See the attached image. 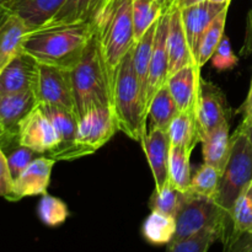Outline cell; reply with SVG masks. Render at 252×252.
<instances>
[{
	"mask_svg": "<svg viewBox=\"0 0 252 252\" xmlns=\"http://www.w3.org/2000/svg\"><path fill=\"white\" fill-rule=\"evenodd\" d=\"M32 91L38 105L64 108L75 113L70 70L38 63Z\"/></svg>",
	"mask_w": 252,
	"mask_h": 252,
	"instance_id": "ba28073f",
	"label": "cell"
},
{
	"mask_svg": "<svg viewBox=\"0 0 252 252\" xmlns=\"http://www.w3.org/2000/svg\"><path fill=\"white\" fill-rule=\"evenodd\" d=\"M229 7H225L206 30L201 39L198 53V66L202 68L208 61H211L214 51L218 47L221 37L224 36V30H225L226 16H228Z\"/></svg>",
	"mask_w": 252,
	"mask_h": 252,
	"instance_id": "4dcf8cb0",
	"label": "cell"
},
{
	"mask_svg": "<svg viewBox=\"0 0 252 252\" xmlns=\"http://www.w3.org/2000/svg\"><path fill=\"white\" fill-rule=\"evenodd\" d=\"M7 1L9 0H0V20L7 12Z\"/></svg>",
	"mask_w": 252,
	"mask_h": 252,
	"instance_id": "7bdbcfd3",
	"label": "cell"
},
{
	"mask_svg": "<svg viewBox=\"0 0 252 252\" xmlns=\"http://www.w3.org/2000/svg\"><path fill=\"white\" fill-rule=\"evenodd\" d=\"M179 113L176 103L170 94L167 85H164L153 98L148 110L147 128L167 130L172 120Z\"/></svg>",
	"mask_w": 252,
	"mask_h": 252,
	"instance_id": "484cf974",
	"label": "cell"
},
{
	"mask_svg": "<svg viewBox=\"0 0 252 252\" xmlns=\"http://www.w3.org/2000/svg\"><path fill=\"white\" fill-rule=\"evenodd\" d=\"M238 129H239V128H238ZM239 130H241V132L246 133V134H248V137L250 138V140H251V143H252V123H251L250 127H248V128H246V129H239Z\"/></svg>",
	"mask_w": 252,
	"mask_h": 252,
	"instance_id": "ee69618b",
	"label": "cell"
},
{
	"mask_svg": "<svg viewBox=\"0 0 252 252\" xmlns=\"http://www.w3.org/2000/svg\"><path fill=\"white\" fill-rule=\"evenodd\" d=\"M37 106L38 103L32 90L0 95V127L2 129L0 148L2 152L19 144L20 123Z\"/></svg>",
	"mask_w": 252,
	"mask_h": 252,
	"instance_id": "9c48e42d",
	"label": "cell"
},
{
	"mask_svg": "<svg viewBox=\"0 0 252 252\" xmlns=\"http://www.w3.org/2000/svg\"><path fill=\"white\" fill-rule=\"evenodd\" d=\"M177 1H179V0H177ZM177 1H176V4H177Z\"/></svg>",
	"mask_w": 252,
	"mask_h": 252,
	"instance_id": "681fc988",
	"label": "cell"
},
{
	"mask_svg": "<svg viewBox=\"0 0 252 252\" xmlns=\"http://www.w3.org/2000/svg\"><path fill=\"white\" fill-rule=\"evenodd\" d=\"M37 214L44 225L57 228L65 223L69 217V209L65 202L62 199L49 194H43L37 207Z\"/></svg>",
	"mask_w": 252,
	"mask_h": 252,
	"instance_id": "836d02e7",
	"label": "cell"
},
{
	"mask_svg": "<svg viewBox=\"0 0 252 252\" xmlns=\"http://www.w3.org/2000/svg\"><path fill=\"white\" fill-rule=\"evenodd\" d=\"M36 152H33L30 148L24 147V145H15L5 152L7 159V165H9L10 172H11L12 179H16L34 159H36Z\"/></svg>",
	"mask_w": 252,
	"mask_h": 252,
	"instance_id": "d590c367",
	"label": "cell"
},
{
	"mask_svg": "<svg viewBox=\"0 0 252 252\" xmlns=\"http://www.w3.org/2000/svg\"><path fill=\"white\" fill-rule=\"evenodd\" d=\"M37 68L38 62L21 52L0 73V95L32 90Z\"/></svg>",
	"mask_w": 252,
	"mask_h": 252,
	"instance_id": "e0dca14e",
	"label": "cell"
},
{
	"mask_svg": "<svg viewBox=\"0 0 252 252\" xmlns=\"http://www.w3.org/2000/svg\"><path fill=\"white\" fill-rule=\"evenodd\" d=\"M175 220L176 233L171 243L189 238L204 229L217 230L223 240L231 229L230 217L219 207L216 199L197 196L192 192H189V198L175 217Z\"/></svg>",
	"mask_w": 252,
	"mask_h": 252,
	"instance_id": "8992f818",
	"label": "cell"
},
{
	"mask_svg": "<svg viewBox=\"0 0 252 252\" xmlns=\"http://www.w3.org/2000/svg\"><path fill=\"white\" fill-rule=\"evenodd\" d=\"M170 10L164 11L158 20L157 33L154 38V48H153L152 61H150L149 78L147 86V101H145V111L152 103L153 98L158 91L166 85L169 79V52H167V34H169Z\"/></svg>",
	"mask_w": 252,
	"mask_h": 252,
	"instance_id": "8fae6325",
	"label": "cell"
},
{
	"mask_svg": "<svg viewBox=\"0 0 252 252\" xmlns=\"http://www.w3.org/2000/svg\"><path fill=\"white\" fill-rule=\"evenodd\" d=\"M158 1H159L160 5H161L162 12H164V11H169L170 9H172V7L176 5L177 0H158Z\"/></svg>",
	"mask_w": 252,
	"mask_h": 252,
	"instance_id": "60d3db41",
	"label": "cell"
},
{
	"mask_svg": "<svg viewBox=\"0 0 252 252\" xmlns=\"http://www.w3.org/2000/svg\"><path fill=\"white\" fill-rule=\"evenodd\" d=\"M12 185H14V179L10 172L9 165H7L6 155L0 148V197H4L9 201L12 191Z\"/></svg>",
	"mask_w": 252,
	"mask_h": 252,
	"instance_id": "f35d334b",
	"label": "cell"
},
{
	"mask_svg": "<svg viewBox=\"0 0 252 252\" xmlns=\"http://www.w3.org/2000/svg\"><path fill=\"white\" fill-rule=\"evenodd\" d=\"M189 192L185 193V192L179 191L169 182L161 192L154 189L149 198V208L150 211L160 212V213L167 214L175 218L189 198Z\"/></svg>",
	"mask_w": 252,
	"mask_h": 252,
	"instance_id": "f546056e",
	"label": "cell"
},
{
	"mask_svg": "<svg viewBox=\"0 0 252 252\" xmlns=\"http://www.w3.org/2000/svg\"><path fill=\"white\" fill-rule=\"evenodd\" d=\"M230 221L231 233L252 231V184L236 199L230 212Z\"/></svg>",
	"mask_w": 252,
	"mask_h": 252,
	"instance_id": "d6a6232c",
	"label": "cell"
},
{
	"mask_svg": "<svg viewBox=\"0 0 252 252\" xmlns=\"http://www.w3.org/2000/svg\"><path fill=\"white\" fill-rule=\"evenodd\" d=\"M196 121L199 140L224 122L230 121V108L223 91L208 80L201 79L196 101Z\"/></svg>",
	"mask_w": 252,
	"mask_h": 252,
	"instance_id": "30bf717a",
	"label": "cell"
},
{
	"mask_svg": "<svg viewBox=\"0 0 252 252\" xmlns=\"http://www.w3.org/2000/svg\"><path fill=\"white\" fill-rule=\"evenodd\" d=\"M103 0H66L65 4L44 26L89 21Z\"/></svg>",
	"mask_w": 252,
	"mask_h": 252,
	"instance_id": "4316f807",
	"label": "cell"
},
{
	"mask_svg": "<svg viewBox=\"0 0 252 252\" xmlns=\"http://www.w3.org/2000/svg\"><path fill=\"white\" fill-rule=\"evenodd\" d=\"M31 32L26 22L14 12L7 11L0 20V73L21 52L27 34Z\"/></svg>",
	"mask_w": 252,
	"mask_h": 252,
	"instance_id": "d6986e66",
	"label": "cell"
},
{
	"mask_svg": "<svg viewBox=\"0 0 252 252\" xmlns=\"http://www.w3.org/2000/svg\"><path fill=\"white\" fill-rule=\"evenodd\" d=\"M171 147L185 148L193 152L197 143H199L198 128L196 121V108L189 111H180L172 120L169 129Z\"/></svg>",
	"mask_w": 252,
	"mask_h": 252,
	"instance_id": "603a6c76",
	"label": "cell"
},
{
	"mask_svg": "<svg viewBox=\"0 0 252 252\" xmlns=\"http://www.w3.org/2000/svg\"><path fill=\"white\" fill-rule=\"evenodd\" d=\"M158 21L150 26V29L142 36V38L138 39L133 44V66L137 73L138 80L142 88L143 101H144V111H145V101H147V86L148 78H149V68L150 61H152L153 48H154V38L157 33ZM147 116V111H145Z\"/></svg>",
	"mask_w": 252,
	"mask_h": 252,
	"instance_id": "cb8c5ba5",
	"label": "cell"
},
{
	"mask_svg": "<svg viewBox=\"0 0 252 252\" xmlns=\"http://www.w3.org/2000/svg\"><path fill=\"white\" fill-rule=\"evenodd\" d=\"M249 30V34H248V37H249V41H250V48L252 47V30L251 29H248Z\"/></svg>",
	"mask_w": 252,
	"mask_h": 252,
	"instance_id": "bcb514c9",
	"label": "cell"
},
{
	"mask_svg": "<svg viewBox=\"0 0 252 252\" xmlns=\"http://www.w3.org/2000/svg\"><path fill=\"white\" fill-rule=\"evenodd\" d=\"M229 129L230 126L228 121L201 139L203 161L218 169L221 174L230 157L231 135L229 134Z\"/></svg>",
	"mask_w": 252,
	"mask_h": 252,
	"instance_id": "7402d4cb",
	"label": "cell"
},
{
	"mask_svg": "<svg viewBox=\"0 0 252 252\" xmlns=\"http://www.w3.org/2000/svg\"><path fill=\"white\" fill-rule=\"evenodd\" d=\"M249 29L252 30V11H250V14H249Z\"/></svg>",
	"mask_w": 252,
	"mask_h": 252,
	"instance_id": "7dc6e473",
	"label": "cell"
},
{
	"mask_svg": "<svg viewBox=\"0 0 252 252\" xmlns=\"http://www.w3.org/2000/svg\"><path fill=\"white\" fill-rule=\"evenodd\" d=\"M1 137H2V129L1 127H0V139H1Z\"/></svg>",
	"mask_w": 252,
	"mask_h": 252,
	"instance_id": "c3c4849f",
	"label": "cell"
},
{
	"mask_svg": "<svg viewBox=\"0 0 252 252\" xmlns=\"http://www.w3.org/2000/svg\"><path fill=\"white\" fill-rule=\"evenodd\" d=\"M176 233V220L174 217L152 211L142 225V235L148 244L165 246L171 244Z\"/></svg>",
	"mask_w": 252,
	"mask_h": 252,
	"instance_id": "d4e9b609",
	"label": "cell"
},
{
	"mask_svg": "<svg viewBox=\"0 0 252 252\" xmlns=\"http://www.w3.org/2000/svg\"><path fill=\"white\" fill-rule=\"evenodd\" d=\"M212 65L217 69L218 71L230 70V69L235 68L238 65V57L233 52L231 48L230 39L226 34L221 37L220 42H219L218 47L214 51L213 56L211 58Z\"/></svg>",
	"mask_w": 252,
	"mask_h": 252,
	"instance_id": "8d00e7d4",
	"label": "cell"
},
{
	"mask_svg": "<svg viewBox=\"0 0 252 252\" xmlns=\"http://www.w3.org/2000/svg\"><path fill=\"white\" fill-rule=\"evenodd\" d=\"M143 150L152 169L155 191L161 192L169 184V159L171 142L167 130L148 128Z\"/></svg>",
	"mask_w": 252,
	"mask_h": 252,
	"instance_id": "9a60e30c",
	"label": "cell"
},
{
	"mask_svg": "<svg viewBox=\"0 0 252 252\" xmlns=\"http://www.w3.org/2000/svg\"><path fill=\"white\" fill-rule=\"evenodd\" d=\"M17 140L20 145L30 148L37 154L51 153L59 144L53 125L39 106L33 108L20 123Z\"/></svg>",
	"mask_w": 252,
	"mask_h": 252,
	"instance_id": "7c38bea8",
	"label": "cell"
},
{
	"mask_svg": "<svg viewBox=\"0 0 252 252\" xmlns=\"http://www.w3.org/2000/svg\"><path fill=\"white\" fill-rule=\"evenodd\" d=\"M38 106L52 122L59 139L58 147L48 153V158H52L56 161H71L76 129H78V117L74 112L66 111L64 108L43 105Z\"/></svg>",
	"mask_w": 252,
	"mask_h": 252,
	"instance_id": "2e32d148",
	"label": "cell"
},
{
	"mask_svg": "<svg viewBox=\"0 0 252 252\" xmlns=\"http://www.w3.org/2000/svg\"><path fill=\"white\" fill-rule=\"evenodd\" d=\"M231 150L221 174L216 202L230 217L236 199L252 184V143L248 134L236 128L230 137Z\"/></svg>",
	"mask_w": 252,
	"mask_h": 252,
	"instance_id": "5b68a950",
	"label": "cell"
},
{
	"mask_svg": "<svg viewBox=\"0 0 252 252\" xmlns=\"http://www.w3.org/2000/svg\"><path fill=\"white\" fill-rule=\"evenodd\" d=\"M117 123L111 107H95L79 118L73 160L97 152L117 132Z\"/></svg>",
	"mask_w": 252,
	"mask_h": 252,
	"instance_id": "52a82bcc",
	"label": "cell"
},
{
	"mask_svg": "<svg viewBox=\"0 0 252 252\" xmlns=\"http://www.w3.org/2000/svg\"><path fill=\"white\" fill-rule=\"evenodd\" d=\"M167 52H169V76L189 64L197 63L192 57L186 32L182 25L181 9L177 5L170 9Z\"/></svg>",
	"mask_w": 252,
	"mask_h": 252,
	"instance_id": "ffe728a7",
	"label": "cell"
},
{
	"mask_svg": "<svg viewBox=\"0 0 252 252\" xmlns=\"http://www.w3.org/2000/svg\"><path fill=\"white\" fill-rule=\"evenodd\" d=\"M223 243V252H252V231L235 234L229 231Z\"/></svg>",
	"mask_w": 252,
	"mask_h": 252,
	"instance_id": "74e56055",
	"label": "cell"
},
{
	"mask_svg": "<svg viewBox=\"0 0 252 252\" xmlns=\"http://www.w3.org/2000/svg\"><path fill=\"white\" fill-rule=\"evenodd\" d=\"M211 1L217 2V4H230L231 0H211Z\"/></svg>",
	"mask_w": 252,
	"mask_h": 252,
	"instance_id": "f6af8a7d",
	"label": "cell"
},
{
	"mask_svg": "<svg viewBox=\"0 0 252 252\" xmlns=\"http://www.w3.org/2000/svg\"><path fill=\"white\" fill-rule=\"evenodd\" d=\"M66 0H9L7 11L19 15L31 31L43 27Z\"/></svg>",
	"mask_w": 252,
	"mask_h": 252,
	"instance_id": "44dd1931",
	"label": "cell"
},
{
	"mask_svg": "<svg viewBox=\"0 0 252 252\" xmlns=\"http://www.w3.org/2000/svg\"><path fill=\"white\" fill-rule=\"evenodd\" d=\"M93 33L91 20L39 27L27 34L24 52L39 64L71 71L83 59Z\"/></svg>",
	"mask_w": 252,
	"mask_h": 252,
	"instance_id": "6da1fadb",
	"label": "cell"
},
{
	"mask_svg": "<svg viewBox=\"0 0 252 252\" xmlns=\"http://www.w3.org/2000/svg\"><path fill=\"white\" fill-rule=\"evenodd\" d=\"M217 240H221L220 234L213 229H204L189 238L167 245V252H208Z\"/></svg>",
	"mask_w": 252,
	"mask_h": 252,
	"instance_id": "e575fe53",
	"label": "cell"
},
{
	"mask_svg": "<svg viewBox=\"0 0 252 252\" xmlns=\"http://www.w3.org/2000/svg\"><path fill=\"white\" fill-rule=\"evenodd\" d=\"M229 5L230 4H217L211 0H207V1L181 9L182 25H184L185 32H186L192 57L197 62V64H198L199 44H201L202 36L208 29L211 22L225 7H229Z\"/></svg>",
	"mask_w": 252,
	"mask_h": 252,
	"instance_id": "4fadbf2b",
	"label": "cell"
},
{
	"mask_svg": "<svg viewBox=\"0 0 252 252\" xmlns=\"http://www.w3.org/2000/svg\"><path fill=\"white\" fill-rule=\"evenodd\" d=\"M191 152L185 148L171 147L169 159V182L181 192H189L191 187Z\"/></svg>",
	"mask_w": 252,
	"mask_h": 252,
	"instance_id": "83f0119b",
	"label": "cell"
},
{
	"mask_svg": "<svg viewBox=\"0 0 252 252\" xmlns=\"http://www.w3.org/2000/svg\"><path fill=\"white\" fill-rule=\"evenodd\" d=\"M203 1H207V0H179L176 5L180 7V9H182V7L191 6V5L199 4V2H203Z\"/></svg>",
	"mask_w": 252,
	"mask_h": 252,
	"instance_id": "b9f144b4",
	"label": "cell"
},
{
	"mask_svg": "<svg viewBox=\"0 0 252 252\" xmlns=\"http://www.w3.org/2000/svg\"><path fill=\"white\" fill-rule=\"evenodd\" d=\"M252 51V47H251ZM239 112H241L243 115V121L239 125V129H246L248 127H250L252 123V79L250 84V90H249L248 97H246L245 102L243 103V106L240 107Z\"/></svg>",
	"mask_w": 252,
	"mask_h": 252,
	"instance_id": "ab89813d",
	"label": "cell"
},
{
	"mask_svg": "<svg viewBox=\"0 0 252 252\" xmlns=\"http://www.w3.org/2000/svg\"><path fill=\"white\" fill-rule=\"evenodd\" d=\"M135 42L159 20L162 7L158 0H132Z\"/></svg>",
	"mask_w": 252,
	"mask_h": 252,
	"instance_id": "f1b7e54d",
	"label": "cell"
},
{
	"mask_svg": "<svg viewBox=\"0 0 252 252\" xmlns=\"http://www.w3.org/2000/svg\"><path fill=\"white\" fill-rule=\"evenodd\" d=\"M220 177L221 172L218 169L203 162L192 175L189 192L197 194V196L216 199Z\"/></svg>",
	"mask_w": 252,
	"mask_h": 252,
	"instance_id": "1f68e13d",
	"label": "cell"
},
{
	"mask_svg": "<svg viewBox=\"0 0 252 252\" xmlns=\"http://www.w3.org/2000/svg\"><path fill=\"white\" fill-rule=\"evenodd\" d=\"M132 48L121 62L116 75L112 90V112L118 130L143 147L148 130L147 116L142 88L133 66Z\"/></svg>",
	"mask_w": 252,
	"mask_h": 252,
	"instance_id": "3957f363",
	"label": "cell"
},
{
	"mask_svg": "<svg viewBox=\"0 0 252 252\" xmlns=\"http://www.w3.org/2000/svg\"><path fill=\"white\" fill-rule=\"evenodd\" d=\"M56 160L48 157L36 158L16 179L14 180L10 202H17L25 197L47 194L51 174Z\"/></svg>",
	"mask_w": 252,
	"mask_h": 252,
	"instance_id": "5bb4252c",
	"label": "cell"
},
{
	"mask_svg": "<svg viewBox=\"0 0 252 252\" xmlns=\"http://www.w3.org/2000/svg\"><path fill=\"white\" fill-rule=\"evenodd\" d=\"M90 20L113 90L121 62L135 42L132 0H103Z\"/></svg>",
	"mask_w": 252,
	"mask_h": 252,
	"instance_id": "7a4b0ae2",
	"label": "cell"
},
{
	"mask_svg": "<svg viewBox=\"0 0 252 252\" xmlns=\"http://www.w3.org/2000/svg\"><path fill=\"white\" fill-rule=\"evenodd\" d=\"M71 83L78 120L91 108L111 107L112 110V90L94 33L83 59L71 70Z\"/></svg>",
	"mask_w": 252,
	"mask_h": 252,
	"instance_id": "277c9868",
	"label": "cell"
},
{
	"mask_svg": "<svg viewBox=\"0 0 252 252\" xmlns=\"http://www.w3.org/2000/svg\"><path fill=\"white\" fill-rule=\"evenodd\" d=\"M201 79V68L197 63L189 64L169 76L166 85L179 112L196 108Z\"/></svg>",
	"mask_w": 252,
	"mask_h": 252,
	"instance_id": "ac0fdd59",
	"label": "cell"
}]
</instances>
